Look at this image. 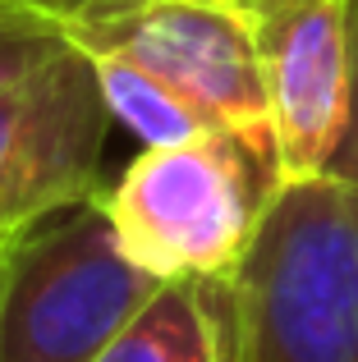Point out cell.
<instances>
[{
	"label": "cell",
	"mask_w": 358,
	"mask_h": 362,
	"mask_svg": "<svg viewBox=\"0 0 358 362\" xmlns=\"http://www.w3.org/2000/svg\"><path fill=\"white\" fill-rule=\"evenodd\" d=\"M354 0H253L271 133L285 184L331 175L354 106Z\"/></svg>",
	"instance_id": "obj_6"
},
{
	"label": "cell",
	"mask_w": 358,
	"mask_h": 362,
	"mask_svg": "<svg viewBox=\"0 0 358 362\" xmlns=\"http://www.w3.org/2000/svg\"><path fill=\"white\" fill-rule=\"evenodd\" d=\"M110 124L97 60L74 42L0 92V234H28L101 197Z\"/></svg>",
	"instance_id": "obj_4"
},
{
	"label": "cell",
	"mask_w": 358,
	"mask_h": 362,
	"mask_svg": "<svg viewBox=\"0 0 358 362\" xmlns=\"http://www.w3.org/2000/svg\"><path fill=\"white\" fill-rule=\"evenodd\" d=\"M14 243H18V234H0V275H5V262L14 252Z\"/></svg>",
	"instance_id": "obj_12"
},
{
	"label": "cell",
	"mask_w": 358,
	"mask_h": 362,
	"mask_svg": "<svg viewBox=\"0 0 358 362\" xmlns=\"http://www.w3.org/2000/svg\"><path fill=\"white\" fill-rule=\"evenodd\" d=\"M166 280L120 247L101 202L18 234L0 275V362H97Z\"/></svg>",
	"instance_id": "obj_3"
},
{
	"label": "cell",
	"mask_w": 358,
	"mask_h": 362,
	"mask_svg": "<svg viewBox=\"0 0 358 362\" xmlns=\"http://www.w3.org/2000/svg\"><path fill=\"white\" fill-rule=\"evenodd\" d=\"M280 188L276 142L212 129L175 147H143L97 202L147 275L221 284L253 252Z\"/></svg>",
	"instance_id": "obj_2"
},
{
	"label": "cell",
	"mask_w": 358,
	"mask_h": 362,
	"mask_svg": "<svg viewBox=\"0 0 358 362\" xmlns=\"http://www.w3.org/2000/svg\"><path fill=\"white\" fill-rule=\"evenodd\" d=\"M92 60H97L110 115L134 133L138 147H175V142H188L197 133L225 129L147 64L129 60V55H92Z\"/></svg>",
	"instance_id": "obj_8"
},
{
	"label": "cell",
	"mask_w": 358,
	"mask_h": 362,
	"mask_svg": "<svg viewBox=\"0 0 358 362\" xmlns=\"http://www.w3.org/2000/svg\"><path fill=\"white\" fill-rule=\"evenodd\" d=\"M230 362H358V184H285L221 280Z\"/></svg>",
	"instance_id": "obj_1"
},
{
	"label": "cell",
	"mask_w": 358,
	"mask_h": 362,
	"mask_svg": "<svg viewBox=\"0 0 358 362\" xmlns=\"http://www.w3.org/2000/svg\"><path fill=\"white\" fill-rule=\"evenodd\" d=\"M243 5H253V0H243Z\"/></svg>",
	"instance_id": "obj_13"
},
{
	"label": "cell",
	"mask_w": 358,
	"mask_h": 362,
	"mask_svg": "<svg viewBox=\"0 0 358 362\" xmlns=\"http://www.w3.org/2000/svg\"><path fill=\"white\" fill-rule=\"evenodd\" d=\"M69 42L60 23L23 14V9H0V92L23 83L33 69H42L60 46Z\"/></svg>",
	"instance_id": "obj_9"
},
{
	"label": "cell",
	"mask_w": 358,
	"mask_h": 362,
	"mask_svg": "<svg viewBox=\"0 0 358 362\" xmlns=\"http://www.w3.org/2000/svg\"><path fill=\"white\" fill-rule=\"evenodd\" d=\"M350 37H354V106H350V133L331 160V175L345 184H358V0L350 5Z\"/></svg>",
	"instance_id": "obj_11"
},
{
	"label": "cell",
	"mask_w": 358,
	"mask_h": 362,
	"mask_svg": "<svg viewBox=\"0 0 358 362\" xmlns=\"http://www.w3.org/2000/svg\"><path fill=\"white\" fill-rule=\"evenodd\" d=\"M120 5H134V0H0V9H23V14L51 18L60 28L92 18V14H106V9H120Z\"/></svg>",
	"instance_id": "obj_10"
},
{
	"label": "cell",
	"mask_w": 358,
	"mask_h": 362,
	"mask_svg": "<svg viewBox=\"0 0 358 362\" xmlns=\"http://www.w3.org/2000/svg\"><path fill=\"white\" fill-rule=\"evenodd\" d=\"M97 362H230L221 284H161Z\"/></svg>",
	"instance_id": "obj_7"
},
{
	"label": "cell",
	"mask_w": 358,
	"mask_h": 362,
	"mask_svg": "<svg viewBox=\"0 0 358 362\" xmlns=\"http://www.w3.org/2000/svg\"><path fill=\"white\" fill-rule=\"evenodd\" d=\"M88 55H129L225 129L276 142L253 9L243 0H134L64 28Z\"/></svg>",
	"instance_id": "obj_5"
}]
</instances>
